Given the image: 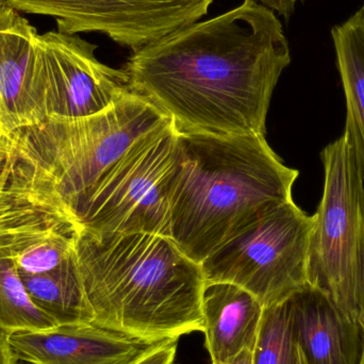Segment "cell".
I'll return each mask as SVG.
<instances>
[{
  "instance_id": "cell-1",
  "label": "cell",
  "mask_w": 364,
  "mask_h": 364,
  "mask_svg": "<svg viewBox=\"0 0 364 364\" xmlns=\"http://www.w3.org/2000/svg\"><path fill=\"white\" fill-rule=\"evenodd\" d=\"M291 53L275 12L255 0L186 26L132 53L128 85L178 134H265Z\"/></svg>"
},
{
  "instance_id": "cell-2",
  "label": "cell",
  "mask_w": 364,
  "mask_h": 364,
  "mask_svg": "<svg viewBox=\"0 0 364 364\" xmlns=\"http://www.w3.org/2000/svg\"><path fill=\"white\" fill-rule=\"evenodd\" d=\"M75 252L95 324L151 340L203 333L200 264L171 237L79 229Z\"/></svg>"
},
{
  "instance_id": "cell-3",
  "label": "cell",
  "mask_w": 364,
  "mask_h": 364,
  "mask_svg": "<svg viewBox=\"0 0 364 364\" xmlns=\"http://www.w3.org/2000/svg\"><path fill=\"white\" fill-rule=\"evenodd\" d=\"M299 171L288 168L264 134L177 132L168 188V237L200 264L269 209L292 199Z\"/></svg>"
},
{
  "instance_id": "cell-4",
  "label": "cell",
  "mask_w": 364,
  "mask_h": 364,
  "mask_svg": "<svg viewBox=\"0 0 364 364\" xmlns=\"http://www.w3.org/2000/svg\"><path fill=\"white\" fill-rule=\"evenodd\" d=\"M168 121L130 90L98 114L44 119L0 136V144L11 174L28 195L73 220V212L102 176L136 142Z\"/></svg>"
},
{
  "instance_id": "cell-5",
  "label": "cell",
  "mask_w": 364,
  "mask_h": 364,
  "mask_svg": "<svg viewBox=\"0 0 364 364\" xmlns=\"http://www.w3.org/2000/svg\"><path fill=\"white\" fill-rule=\"evenodd\" d=\"M325 182L309 240L307 282L364 327V182L346 134L322 151Z\"/></svg>"
},
{
  "instance_id": "cell-6",
  "label": "cell",
  "mask_w": 364,
  "mask_h": 364,
  "mask_svg": "<svg viewBox=\"0 0 364 364\" xmlns=\"http://www.w3.org/2000/svg\"><path fill=\"white\" fill-rule=\"evenodd\" d=\"M314 216L290 200L242 229L200 263L205 282H231L267 308L307 286Z\"/></svg>"
},
{
  "instance_id": "cell-7",
  "label": "cell",
  "mask_w": 364,
  "mask_h": 364,
  "mask_svg": "<svg viewBox=\"0 0 364 364\" xmlns=\"http://www.w3.org/2000/svg\"><path fill=\"white\" fill-rule=\"evenodd\" d=\"M176 151L177 132L171 121L141 139L73 212L79 229L168 237V188Z\"/></svg>"
},
{
  "instance_id": "cell-8",
  "label": "cell",
  "mask_w": 364,
  "mask_h": 364,
  "mask_svg": "<svg viewBox=\"0 0 364 364\" xmlns=\"http://www.w3.org/2000/svg\"><path fill=\"white\" fill-rule=\"evenodd\" d=\"M96 48L78 34H38L32 91L41 122L98 114L130 91L125 70L102 63Z\"/></svg>"
},
{
  "instance_id": "cell-9",
  "label": "cell",
  "mask_w": 364,
  "mask_h": 364,
  "mask_svg": "<svg viewBox=\"0 0 364 364\" xmlns=\"http://www.w3.org/2000/svg\"><path fill=\"white\" fill-rule=\"evenodd\" d=\"M214 0H0L53 18L57 31L100 32L134 53L199 21Z\"/></svg>"
},
{
  "instance_id": "cell-10",
  "label": "cell",
  "mask_w": 364,
  "mask_h": 364,
  "mask_svg": "<svg viewBox=\"0 0 364 364\" xmlns=\"http://www.w3.org/2000/svg\"><path fill=\"white\" fill-rule=\"evenodd\" d=\"M74 220L33 200L11 174L0 145V246L19 275L59 267L75 252Z\"/></svg>"
},
{
  "instance_id": "cell-11",
  "label": "cell",
  "mask_w": 364,
  "mask_h": 364,
  "mask_svg": "<svg viewBox=\"0 0 364 364\" xmlns=\"http://www.w3.org/2000/svg\"><path fill=\"white\" fill-rule=\"evenodd\" d=\"M168 341L134 337L95 323L8 335L15 358L30 364H134Z\"/></svg>"
},
{
  "instance_id": "cell-12",
  "label": "cell",
  "mask_w": 364,
  "mask_h": 364,
  "mask_svg": "<svg viewBox=\"0 0 364 364\" xmlns=\"http://www.w3.org/2000/svg\"><path fill=\"white\" fill-rule=\"evenodd\" d=\"M36 28L0 4V136L41 123L32 91Z\"/></svg>"
},
{
  "instance_id": "cell-13",
  "label": "cell",
  "mask_w": 364,
  "mask_h": 364,
  "mask_svg": "<svg viewBox=\"0 0 364 364\" xmlns=\"http://www.w3.org/2000/svg\"><path fill=\"white\" fill-rule=\"evenodd\" d=\"M293 328L305 364H361L364 327L309 284L289 299Z\"/></svg>"
},
{
  "instance_id": "cell-14",
  "label": "cell",
  "mask_w": 364,
  "mask_h": 364,
  "mask_svg": "<svg viewBox=\"0 0 364 364\" xmlns=\"http://www.w3.org/2000/svg\"><path fill=\"white\" fill-rule=\"evenodd\" d=\"M201 312L212 364H226L243 350H255L264 307L252 293L231 282H205Z\"/></svg>"
},
{
  "instance_id": "cell-15",
  "label": "cell",
  "mask_w": 364,
  "mask_h": 364,
  "mask_svg": "<svg viewBox=\"0 0 364 364\" xmlns=\"http://www.w3.org/2000/svg\"><path fill=\"white\" fill-rule=\"evenodd\" d=\"M331 34L346 94L344 134L364 182V6Z\"/></svg>"
},
{
  "instance_id": "cell-16",
  "label": "cell",
  "mask_w": 364,
  "mask_h": 364,
  "mask_svg": "<svg viewBox=\"0 0 364 364\" xmlns=\"http://www.w3.org/2000/svg\"><path fill=\"white\" fill-rule=\"evenodd\" d=\"M19 276L32 303L58 327L93 323L76 252L53 271Z\"/></svg>"
},
{
  "instance_id": "cell-17",
  "label": "cell",
  "mask_w": 364,
  "mask_h": 364,
  "mask_svg": "<svg viewBox=\"0 0 364 364\" xmlns=\"http://www.w3.org/2000/svg\"><path fill=\"white\" fill-rule=\"evenodd\" d=\"M55 327L32 303L14 262L0 246V331L11 335Z\"/></svg>"
},
{
  "instance_id": "cell-18",
  "label": "cell",
  "mask_w": 364,
  "mask_h": 364,
  "mask_svg": "<svg viewBox=\"0 0 364 364\" xmlns=\"http://www.w3.org/2000/svg\"><path fill=\"white\" fill-rule=\"evenodd\" d=\"M254 364H305L293 328L289 299L264 308Z\"/></svg>"
},
{
  "instance_id": "cell-19",
  "label": "cell",
  "mask_w": 364,
  "mask_h": 364,
  "mask_svg": "<svg viewBox=\"0 0 364 364\" xmlns=\"http://www.w3.org/2000/svg\"><path fill=\"white\" fill-rule=\"evenodd\" d=\"M178 340H170L134 364H175Z\"/></svg>"
},
{
  "instance_id": "cell-20",
  "label": "cell",
  "mask_w": 364,
  "mask_h": 364,
  "mask_svg": "<svg viewBox=\"0 0 364 364\" xmlns=\"http://www.w3.org/2000/svg\"><path fill=\"white\" fill-rule=\"evenodd\" d=\"M18 360L15 358L8 342V335L0 331V364H17Z\"/></svg>"
},
{
  "instance_id": "cell-21",
  "label": "cell",
  "mask_w": 364,
  "mask_h": 364,
  "mask_svg": "<svg viewBox=\"0 0 364 364\" xmlns=\"http://www.w3.org/2000/svg\"><path fill=\"white\" fill-rule=\"evenodd\" d=\"M226 364H254V350H243Z\"/></svg>"
},
{
  "instance_id": "cell-22",
  "label": "cell",
  "mask_w": 364,
  "mask_h": 364,
  "mask_svg": "<svg viewBox=\"0 0 364 364\" xmlns=\"http://www.w3.org/2000/svg\"><path fill=\"white\" fill-rule=\"evenodd\" d=\"M361 364H364V354H363V363H361Z\"/></svg>"
},
{
  "instance_id": "cell-23",
  "label": "cell",
  "mask_w": 364,
  "mask_h": 364,
  "mask_svg": "<svg viewBox=\"0 0 364 364\" xmlns=\"http://www.w3.org/2000/svg\"><path fill=\"white\" fill-rule=\"evenodd\" d=\"M363 6H364V4H363Z\"/></svg>"
}]
</instances>
